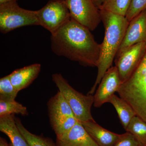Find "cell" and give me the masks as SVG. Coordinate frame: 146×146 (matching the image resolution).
Returning a JSON list of instances; mask_svg holds the SVG:
<instances>
[{
    "label": "cell",
    "instance_id": "17",
    "mask_svg": "<svg viewBox=\"0 0 146 146\" xmlns=\"http://www.w3.org/2000/svg\"><path fill=\"white\" fill-rule=\"evenodd\" d=\"M18 129L26 140L29 146H57L49 138L35 135L24 127L20 119L15 118Z\"/></svg>",
    "mask_w": 146,
    "mask_h": 146
},
{
    "label": "cell",
    "instance_id": "9",
    "mask_svg": "<svg viewBox=\"0 0 146 146\" xmlns=\"http://www.w3.org/2000/svg\"><path fill=\"white\" fill-rule=\"evenodd\" d=\"M143 42H146V9L129 22L116 57L133 45Z\"/></svg>",
    "mask_w": 146,
    "mask_h": 146
},
{
    "label": "cell",
    "instance_id": "25",
    "mask_svg": "<svg viewBox=\"0 0 146 146\" xmlns=\"http://www.w3.org/2000/svg\"><path fill=\"white\" fill-rule=\"evenodd\" d=\"M18 0H0V4L10 2L17 1Z\"/></svg>",
    "mask_w": 146,
    "mask_h": 146
},
{
    "label": "cell",
    "instance_id": "22",
    "mask_svg": "<svg viewBox=\"0 0 146 146\" xmlns=\"http://www.w3.org/2000/svg\"><path fill=\"white\" fill-rule=\"evenodd\" d=\"M113 146H140L136 139L128 132L120 134L117 141Z\"/></svg>",
    "mask_w": 146,
    "mask_h": 146
},
{
    "label": "cell",
    "instance_id": "24",
    "mask_svg": "<svg viewBox=\"0 0 146 146\" xmlns=\"http://www.w3.org/2000/svg\"><path fill=\"white\" fill-rule=\"evenodd\" d=\"M0 146H9L7 142L4 138L1 137L0 138Z\"/></svg>",
    "mask_w": 146,
    "mask_h": 146
},
{
    "label": "cell",
    "instance_id": "16",
    "mask_svg": "<svg viewBox=\"0 0 146 146\" xmlns=\"http://www.w3.org/2000/svg\"><path fill=\"white\" fill-rule=\"evenodd\" d=\"M125 131L133 135L140 146H146V122L141 118L133 117Z\"/></svg>",
    "mask_w": 146,
    "mask_h": 146
},
{
    "label": "cell",
    "instance_id": "26",
    "mask_svg": "<svg viewBox=\"0 0 146 146\" xmlns=\"http://www.w3.org/2000/svg\"><path fill=\"white\" fill-rule=\"evenodd\" d=\"M9 146H13V145H12V144L11 143H10V144H9Z\"/></svg>",
    "mask_w": 146,
    "mask_h": 146
},
{
    "label": "cell",
    "instance_id": "1",
    "mask_svg": "<svg viewBox=\"0 0 146 146\" xmlns=\"http://www.w3.org/2000/svg\"><path fill=\"white\" fill-rule=\"evenodd\" d=\"M51 48L55 54L80 64L98 67L101 44L94 39L91 31L72 18L50 37Z\"/></svg>",
    "mask_w": 146,
    "mask_h": 146
},
{
    "label": "cell",
    "instance_id": "19",
    "mask_svg": "<svg viewBox=\"0 0 146 146\" xmlns=\"http://www.w3.org/2000/svg\"><path fill=\"white\" fill-rule=\"evenodd\" d=\"M26 107L15 101L0 100V117L4 115L20 114L28 115Z\"/></svg>",
    "mask_w": 146,
    "mask_h": 146
},
{
    "label": "cell",
    "instance_id": "12",
    "mask_svg": "<svg viewBox=\"0 0 146 146\" xmlns=\"http://www.w3.org/2000/svg\"><path fill=\"white\" fill-rule=\"evenodd\" d=\"M41 69V64L35 63L13 71L9 76L16 91L19 92L29 86L37 77Z\"/></svg>",
    "mask_w": 146,
    "mask_h": 146
},
{
    "label": "cell",
    "instance_id": "7",
    "mask_svg": "<svg viewBox=\"0 0 146 146\" xmlns=\"http://www.w3.org/2000/svg\"><path fill=\"white\" fill-rule=\"evenodd\" d=\"M146 48V42L133 45L116 57L115 66L122 84L130 77L141 60Z\"/></svg>",
    "mask_w": 146,
    "mask_h": 146
},
{
    "label": "cell",
    "instance_id": "3",
    "mask_svg": "<svg viewBox=\"0 0 146 146\" xmlns=\"http://www.w3.org/2000/svg\"><path fill=\"white\" fill-rule=\"evenodd\" d=\"M52 79L78 121L80 122L94 121L91 112V107L94 101L93 95H84L77 91L60 74H52Z\"/></svg>",
    "mask_w": 146,
    "mask_h": 146
},
{
    "label": "cell",
    "instance_id": "8",
    "mask_svg": "<svg viewBox=\"0 0 146 146\" xmlns=\"http://www.w3.org/2000/svg\"><path fill=\"white\" fill-rule=\"evenodd\" d=\"M98 88L94 95V106L100 108L117 92L122 84L117 68L116 66L110 68L103 77Z\"/></svg>",
    "mask_w": 146,
    "mask_h": 146
},
{
    "label": "cell",
    "instance_id": "5",
    "mask_svg": "<svg viewBox=\"0 0 146 146\" xmlns=\"http://www.w3.org/2000/svg\"><path fill=\"white\" fill-rule=\"evenodd\" d=\"M36 12L39 26L51 35L55 33L71 18L65 0H49Z\"/></svg>",
    "mask_w": 146,
    "mask_h": 146
},
{
    "label": "cell",
    "instance_id": "10",
    "mask_svg": "<svg viewBox=\"0 0 146 146\" xmlns=\"http://www.w3.org/2000/svg\"><path fill=\"white\" fill-rule=\"evenodd\" d=\"M50 123L54 131L58 130L75 116L63 95L58 91L47 104Z\"/></svg>",
    "mask_w": 146,
    "mask_h": 146
},
{
    "label": "cell",
    "instance_id": "13",
    "mask_svg": "<svg viewBox=\"0 0 146 146\" xmlns=\"http://www.w3.org/2000/svg\"><path fill=\"white\" fill-rule=\"evenodd\" d=\"M81 122L91 138L99 146H113L120 136V134L103 127L95 120Z\"/></svg>",
    "mask_w": 146,
    "mask_h": 146
},
{
    "label": "cell",
    "instance_id": "6",
    "mask_svg": "<svg viewBox=\"0 0 146 146\" xmlns=\"http://www.w3.org/2000/svg\"><path fill=\"white\" fill-rule=\"evenodd\" d=\"M71 18L93 31L101 22L100 9L93 0H65Z\"/></svg>",
    "mask_w": 146,
    "mask_h": 146
},
{
    "label": "cell",
    "instance_id": "23",
    "mask_svg": "<svg viewBox=\"0 0 146 146\" xmlns=\"http://www.w3.org/2000/svg\"><path fill=\"white\" fill-rule=\"evenodd\" d=\"M105 1L106 0H93L94 3L99 9L100 7L103 4Z\"/></svg>",
    "mask_w": 146,
    "mask_h": 146
},
{
    "label": "cell",
    "instance_id": "18",
    "mask_svg": "<svg viewBox=\"0 0 146 146\" xmlns=\"http://www.w3.org/2000/svg\"><path fill=\"white\" fill-rule=\"evenodd\" d=\"M131 1L132 0H106L99 9L125 16Z\"/></svg>",
    "mask_w": 146,
    "mask_h": 146
},
{
    "label": "cell",
    "instance_id": "21",
    "mask_svg": "<svg viewBox=\"0 0 146 146\" xmlns=\"http://www.w3.org/2000/svg\"><path fill=\"white\" fill-rule=\"evenodd\" d=\"M146 9V0H132L125 17L130 22L143 11Z\"/></svg>",
    "mask_w": 146,
    "mask_h": 146
},
{
    "label": "cell",
    "instance_id": "14",
    "mask_svg": "<svg viewBox=\"0 0 146 146\" xmlns=\"http://www.w3.org/2000/svg\"><path fill=\"white\" fill-rule=\"evenodd\" d=\"M0 131L8 136L13 146H29L18 129L14 115L0 117Z\"/></svg>",
    "mask_w": 146,
    "mask_h": 146
},
{
    "label": "cell",
    "instance_id": "15",
    "mask_svg": "<svg viewBox=\"0 0 146 146\" xmlns=\"http://www.w3.org/2000/svg\"><path fill=\"white\" fill-rule=\"evenodd\" d=\"M108 102L115 108L120 122L125 130L131 120L136 116V112L127 102L116 95H113Z\"/></svg>",
    "mask_w": 146,
    "mask_h": 146
},
{
    "label": "cell",
    "instance_id": "2",
    "mask_svg": "<svg viewBox=\"0 0 146 146\" xmlns=\"http://www.w3.org/2000/svg\"><path fill=\"white\" fill-rule=\"evenodd\" d=\"M102 21L105 28L104 39L101 44L99 62L97 68L98 74L94 86L88 94L93 95L98 84L106 71L112 67L113 60L125 34L129 22L125 16L100 10Z\"/></svg>",
    "mask_w": 146,
    "mask_h": 146
},
{
    "label": "cell",
    "instance_id": "11",
    "mask_svg": "<svg viewBox=\"0 0 146 146\" xmlns=\"http://www.w3.org/2000/svg\"><path fill=\"white\" fill-rule=\"evenodd\" d=\"M57 146H99L78 121L68 132L56 137Z\"/></svg>",
    "mask_w": 146,
    "mask_h": 146
},
{
    "label": "cell",
    "instance_id": "20",
    "mask_svg": "<svg viewBox=\"0 0 146 146\" xmlns=\"http://www.w3.org/2000/svg\"><path fill=\"white\" fill-rule=\"evenodd\" d=\"M18 92L11 81L9 75L0 79V100H14Z\"/></svg>",
    "mask_w": 146,
    "mask_h": 146
},
{
    "label": "cell",
    "instance_id": "4",
    "mask_svg": "<svg viewBox=\"0 0 146 146\" xmlns=\"http://www.w3.org/2000/svg\"><path fill=\"white\" fill-rule=\"evenodd\" d=\"M28 26H39L36 11L21 8L17 1L0 4V31L3 34Z\"/></svg>",
    "mask_w": 146,
    "mask_h": 146
}]
</instances>
